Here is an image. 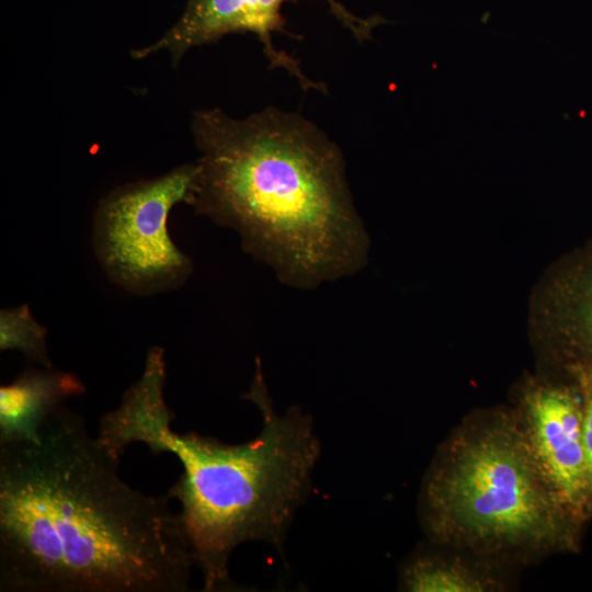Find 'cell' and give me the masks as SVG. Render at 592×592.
Returning a JSON list of instances; mask_svg holds the SVG:
<instances>
[{"mask_svg":"<svg viewBox=\"0 0 592 592\" xmlns=\"http://www.w3.org/2000/svg\"><path fill=\"white\" fill-rule=\"evenodd\" d=\"M47 329L33 317L27 304L0 310V350L19 351L39 366H54L46 343Z\"/></svg>","mask_w":592,"mask_h":592,"instance_id":"8fae6325","label":"cell"},{"mask_svg":"<svg viewBox=\"0 0 592 592\" xmlns=\"http://www.w3.org/2000/svg\"><path fill=\"white\" fill-rule=\"evenodd\" d=\"M197 163L124 184L103 197L94 213L92 244L109 280L137 296L181 287L192 273L191 259L172 241L168 217L189 204Z\"/></svg>","mask_w":592,"mask_h":592,"instance_id":"5b68a950","label":"cell"},{"mask_svg":"<svg viewBox=\"0 0 592 592\" xmlns=\"http://www.w3.org/2000/svg\"><path fill=\"white\" fill-rule=\"evenodd\" d=\"M532 325L563 365L592 364V239L549 270L534 296Z\"/></svg>","mask_w":592,"mask_h":592,"instance_id":"ba28073f","label":"cell"},{"mask_svg":"<svg viewBox=\"0 0 592 592\" xmlns=\"http://www.w3.org/2000/svg\"><path fill=\"white\" fill-rule=\"evenodd\" d=\"M582 400V444L587 481V508L592 515V364L569 363L563 365Z\"/></svg>","mask_w":592,"mask_h":592,"instance_id":"7c38bea8","label":"cell"},{"mask_svg":"<svg viewBox=\"0 0 592 592\" xmlns=\"http://www.w3.org/2000/svg\"><path fill=\"white\" fill-rule=\"evenodd\" d=\"M288 0H187L178 21L155 43L132 52L136 59L167 52L177 65L187 50L220 39L232 33H253L262 43L271 67L293 76L304 90L326 91L323 84L308 79L299 64L273 44L275 33L285 32L282 7ZM331 13L348 27L357 41L371 38L379 16L361 19L335 0H326Z\"/></svg>","mask_w":592,"mask_h":592,"instance_id":"8992f818","label":"cell"},{"mask_svg":"<svg viewBox=\"0 0 592 592\" xmlns=\"http://www.w3.org/2000/svg\"><path fill=\"white\" fill-rule=\"evenodd\" d=\"M191 127L201 157L189 204L234 229L280 280L312 287L364 263L342 153L315 124L272 107L242 119L208 109Z\"/></svg>","mask_w":592,"mask_h":592,"instance_id":"7a4b0ae2","label":"cell"},{"mask_svg":"<svg viewBox=\"0 0 592 592\" xmlns=\"http://www.w3.org/2000/svg\"><path fill=\"white\" fill-rule=\"evenodd\" d=\"M119 458L67 405L36 441L0 444V592L189 591L179 513L124 481Z\"/></svg>","mask_w":592,"mask_h":592,"instance_id":"6da1fadb","label":"cell"},{"mask_svg":"<svg viewBox=\"0 0 592 592\" xmlns=\"http://www.w3.org/2000/svg\"><path fill=\"white\" fill-rule=\"evenodd\" d=\"M242 397L257 406L262 429L240 444L175 433L164 387L156 383L128 390L106 424L117 449L143 443L155 455L173 454L182 465L167 496L180 503L179 516L206 592L235 591L228 565L241 544L264 542L283 553L321 453L310 414L298 407L275 412L259 358Z\"/></svg>","mask_w":592,"mask_h":592,"instance_id":"3957f363","label":"cell"},{"mask_svg":"<svg viewBox=\"0 0 592 592\" xmlns=\"http://www.w3.org/2000/svg\"><path fill=\"white\" fill-rule=\"evenodd\" d=\"M402 582L412 592H482L490 588L488 580L463 565L429 556L408 563Z\"/></svg>","mask_w":592,"mask_h":592,"instance_id":"30bf717a","label":"cell"},{"mask_svg":"<svg viewBox=\"0 0 592 592\" xmlns=\"http://www.w3.org/2000/svg\"><path fill=\"white\" fill-rule=\"evenodd\" d=\"M534 464L578 524L589 517L582 444V400L576 385L532 380L516 417Z\"/></svg>","mask_w":592,"mask_h":592,"instance_id":"52a82bcc","label":"cell"},{"mask_svg":"<svg viewBox=\"0 0 592 592\" xmlns=\"http://www.w3.org/2000/svg\"><path fill=\"white\" fill-rule=\"evenodd\" d=\"M84 391L83 382L75 373L54 366L26 368L0 387V444L36 441L43 422Z\"/></svg>","mask_w":592,"mask_h":592,"instance_id":"9c48e42d","label":"cell"},{"mask_svg":"<svg viewBox=\"0 0 592 592\" xmlns=\"http://www.w3.org/2000/svg\"><path fill=\"white\" fill-rule=\"evenodd\" d=\"M429 535L483 553L570 549L578 524L538 473L516 418L470 421L446 442L422 489Z\"/></svg>","mask_w":592,"mask_h":592,"instance_id":"277c9868","label":"cell"}]
</instances>
